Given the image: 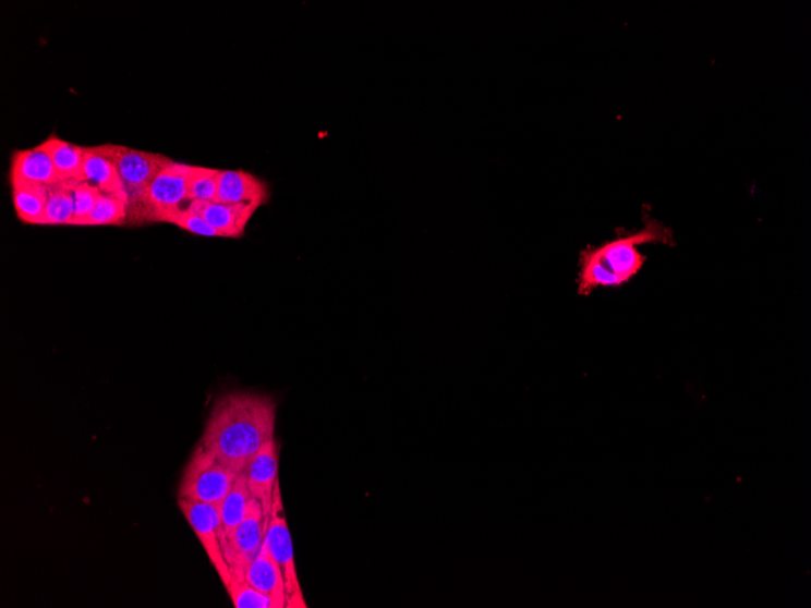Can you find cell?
<instances>
[{"instance_id":"obj_1","label":"cell","mask_w":811,"mask_h":608,"mask_svg":"<svg viewBox=\"0 0 811 608\" xmlns=\"http://www.w3.org/2000/svg\"><path fill=\"white\" fill-rule=\"evenodd\" d=\"M277 403L268 394L229 392L211 409L199 445L234 473H243L275 439Z\"/></svg>"},{"instance_id":"obj_2","label":"cell","mask_w":811,"mask_h":608,"mask_svg":"<svg viewBox=\"0 0 811 608\" xmlns=\"http://www.w3.org/2000/svg\"><path fill=\"white\" fill-rule=\"evenodd\" d=\"M675 244L674 232L663 222L644 218V228L582 252L578 277L579 294L586 296L597 288H615L632 281L643 269L645 255L640 245Z\"/></svg>"},{"instance_id":"obj_3","label":"cell","mask_w":811,"mask_h":608,"mask_svg":"<svg viewBox=\"0 0 811 608\" xmlns=\"http://www.w3.org/2000/svg\"><path fill=\"white\" fill-rule=\"evenodd\" d=\"M94 153L110 159L123 180L128 194V221L142 226L148 222L147 190L154 179L173 162L162 154L141 151L123 145L92 146Z\"/></svg>"},{"instance_id":"obj_4","label":"cell","mask_w":811,"mask_h":608,"mask_svg":"<svg viewBox=\"0 0 811 608\" xmlns=\"http://www.w3.org/2000/svg\"><path fill=\"white\" fill-rule=\"evenodd\" d=\"M238 476L215 454L198 445L181 477L178 498L220 506Z\"/></svg>"},{"instance_id":"obj_5","label":"cell","mask_w":811,"mask_h":608,"mask_svg":"<svg viewBox=\"0 0 811 608\" xmlns=\"http://www.w3.org/2000/svg\"><path fill=\"white\" fill-rule=\"evenodd\" d=\"M280 482L274 490V500L264 544L283 573L286 583L287 607L306 608L301 583H299L294 562L293 542L288 528L283 510Z\"/></svg>"},{"instance_id":"obj_6","label":"cell","mask_w":811,"mask_h":608,"mask_svg":"<svg viewBox=\"0 0 811 608\" xmlns=\"http://www.w3.org/2000/svg\"><path fill=\"white\" fill-rule=\"evenodd\" d=\"M178 507L185 516L189 525L194 530L203 549L226 588L231 580L229 563L221 546V515L217 504L199 503V501L179 499Z\"/></svg>"},{"instance_id":"obj_7","label":"cell","mask_w":811,"mask_h":608,"mask_svg":"<svg viewBox=\"0 0 811 608\" xmlns=\"http://www.w3.org/2000/svg\"><path fill=\"white\" fill-rule=\"evenodd\" d=\"M268 524L269 520L266 519L262 504L252 497L247 515L231 537L222 542L223 555H226L231 573H244L249 564L257 557L263 547Z\"/></svg>"},{"instance_id":"obj_8","label":"cell","mask_w":811,"mask_h":608,"mask_svg":"<svg viewBox=\"0 0 811 608\" xmlns=\"http://www.w3.org/2000/svg\"><path fill=\"white\" fill-rule=\"evenodd\" d=\"M196 166L173 161L159 173L147 190L148 222H159L168 212L181 208Z\"/></svg>"},{"instance_id":"obj_9","label":"cell","mask_w":811,"mask_h":608,"mask_svg":"<svg viewBox=\"0 0 811 608\" xmlns=\"http://www.w3.org/2000/svg\"><path fill=\"white\" fill-rule=\"evenodd\" d=\"M280 447L276 440L266 442L245 469L251 496L259 501L266 519H270L274 490L279 482Z\"/></svg>"},{"instance_id":"obj_10","label":"cell","mask_w":811,"mask_h":608,"mask_svg":"<svg viewBox=\"0 0 811 608\" xmlns=\"http://www.w3.org/2000/svg\"><path fill=\"white\" fill-rule=\"evenodd\" d=\"M189 208L217 229L223 239H241L261 206L252 203L223 205L218 202L191 200Z\"/></svg>"},{"instance_id":"obj_11","label":"cell","mask_w":811,"mask_h":608,"mask_svg":"<svg viewBox=\"0 0 811 608\" xmlns=\"http://www.w3.org/2000/svg\"><path fill=\"white\" fill-rule=\"evenodd\" d=\"M270 186L263 179L255 177L244 170H220L218 203L223 205H240V203H252V205L264 206L270 200Z\"/></svg>"},{"instance_id":"obj_12","label":"cell","mask_w":811,"mask_h":608,"mask_svg":"<svg viewBox=\"0 0 811 608\" xmlns=\"http://www.w3.org/2000/svg\"><path fill=\"white\" fill-rule=\"evenodd\" d=\"M9 179L10 183L26 181L46 186L56 185L63 180L50 157L38 147L17 149L13 154Z\"/></svg>"},{"instance_id":"obj_13","label":"cell","mask_w":811,"mask_h":608,"mask_svg":"<svg viewBox=\"0 0 811 608\" xmlns=\"http://www.w3.org/2000/svg\"><path fill=\"white\" fill-rule=\"evenodd\" d=\"M244 579L255 589L270 596L276 608L287 607L283 573L265 544L257 557L245 569Z\"/></svg>"},{"instance_id":"obj_14","label":"cell","mask_w":811,"mask_h":608,"mask_svg":"<svg viewBox=\"0 0 811 608\" xmlns=\"http://www.w3.org/2000/svg\"><path fill=\"white\" fill-rule=\"evenodd\" d=\"M82 181H88V183L98 187L104 195L128 202L126 189L119 170L110 159L94 153L92 147H85Z\"/></svg>"},{"instance_id":"obj_15","label":"cell","mask_w":811,"mask_h":608,"mask_svg":"<svg viewBox=\"0 0 811 608\" xmlns=\"http://www.w3.org/2000/svg\"><path fill=\"white\" fill-rule=\"evenodd\" d=\"M10 184L19 220L29 226H47L49 186L26 181Z\"/></svg>"},{"instance_id":"obj_16","label":"cell","mask_w":811,"mask_h":608,"mask_svg":"<svg viewBox=\"0 0 811 608\" xmlns=\"http://www.w3.org/2000/svg\"><path fill=\"white\" fill-rule=\"evenodd\" d=\"M251 493L245 473H240L230 493L219 506L221 515V546L247 515Z\"/></svg>"},{"instance_id":"obj_17","label":"cell","mask_w":811,"mask_h":608,"mask_svg":"<svg viewBox=\"0 0 811 608\" xmlns=\"http://www.w3.org/2000/svg\"><path fill=\"white\" fill-rule=\"evenodd\" d=\"M37 147L50 157L63 180L82 181L85 147L62 141L56 134L50 135Z\"/></svg>"},{"instance_id":"obj_18","label":"cell","mask_w":811,"mask_h":608,"mask_svg":"<svg viewBox=\"0 0 811 608\" xmlns=\"http://www.w3.org/2000/svg\"><path fill=\"white\" fill-rule=\"evenodd\" d=\"M78 180H62L49 186L47 227L72 226L74 218V189Z\"/></svg>"},{"instance_id":"obj_19","label":"cell","mask_w":811,"mask_h":608,"mask_svg":"<svg viewBox=\"0 0 811 608\" xmlns=\"http://www.w3.org/2000/svg\"><path fill=\"white\" fill-rule=\"evenodd\" d=\"M128 217H130L128 202L102 194L80 227H123Z\"/></svg>"},{"instance_id":"obj_20","label":"cell","mask_w":811,"mask_h":608,"mask_svg":"<svg viewBox=\"0 0 811 608\" xmlns=\"http://www.w3.org/2000/svg\"><path fill=\"white\" fill-rule=\"evenodd\" d=\"M227 591L237 608H276L270 596L263 594L244 579V573H231Z\"/></svg>"},{"instance_id":"obj_21","label":"cell","mask_w":811,"mask_h":608,"mask_svg":"<svg viewBox=\"0 0 811 608\" xmlns=\"http://www.w3.org/2000/svg\"><path fill=\"white\" fill-rule=\"evenodd\" d=\"M159 222L173 223V226L181 230L187 231L196 236L211 238V239H223L222 234L209 223L196 215L194 210L187 208H179L177 210L168 212L159 219Z\"/></svg>"},{"instance_id":"obj_22","label":"cell","mask_w":811,"mask_h":608,"mask_svg":"<svg viewBox=\"0 0 811 608\" xmlns=\"http://www.w3.org/2000/svg\"><path fill=\"white\" fill-rule=\"evenodd\" d=\"M220 169L197 167L187 191L189 200L216 202L218 197Z\"/></svg>"},{"instance_id":"obj_23","label":"cell","mask_w":811,"mask_h":608,"mask_svg":"<svg viewBox=\"0 0 811 608\" xmlns=\"http://www.w3.org/2000/svg\"><path fill=\"white\" fill-rule=\"evenodd\" d=\"M101 195L102 192L88 181H78L76 189H74V218L71 227H80V223L89 216Z\"/></svg>"}]
</instances>
